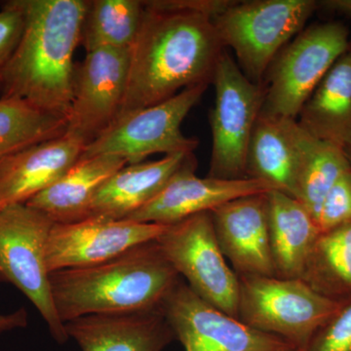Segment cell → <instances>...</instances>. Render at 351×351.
Instances as JSON below:
<instances>
[{
	"label": "cell",
	"instance_id": "obj_11",
	"mask_svg": "<svg viewBox=\"0 0 351 351\" xmlns=\"http://www.w3.org/2000/svg\"><path fill=\"white\" fill-rule=\"evenodd\" d=\"M161 308L184 351H299L207 304L182 279Z\"/></svg>",
	"mask_w": 351,
	"mask_h": 351
},
{
	"label": "cell",
	"instance_id": "obj_20",
	"mask_svg": "<svg viewBox=\"0 0 351 351\" xmlns=\"http://www.w3.org/2000/svg\"><path fill=\"white\" fill-rule=\"evenodd\" d=\"M128 162L110 154L80 157L59 180L25 203L58 225L88 218L99 189Z\"/></svg>",
	"mask_w": 351,
	"mask_h": 351
},
{
	"label": "cell",
	"instance_id": "obj_16",
	"mask_svg": "<svg viewBox=\"0 0 351 351\" xmlns=\"http://www.w3.org/2000/svg\"><path fill=\"white\" fill-rule=\"evenodd\" d=\"M82 351H163L175 335L162 308L122 314H91L64 323Z\"/></svg>",
	"mask_w": 351,
	"mask_h": 351
},
{
	"label": "cell",
	"instance_id": "obj_17",
	"mask_svg": "<svg viewBox=\"0 0 351 351\" xmlns=\"http://www.w3.org/2000/svg\"><path fill=\"white\" fill-rule=\"evenodd\" d=\"M84 141L66 133L0 161V211L25 204L59 180L80 158Z\"/></svg>",
	"mask_w": 351,
	"mask_h": 351
},
{
	"label": "cell",
	"instance_id": "obj_30",
	"mask_svg": "<svg viewBox=\"0 0 351 351\" xmlns=\"http://www.w3.org/2000/svg\"><path fill=\"white\" fill-rule=\"evenodd\" d=\"M27 325V313L25 308H21L7 315H0V334L17 329V328H24Z\"/></svg>",
	"mask_w": 351,
	"mask_h": 351
},
{
	"label": "cell",
	"instance_id": "obj_24",
	"mask_svg": "<svg viewBox=\"0 0 351 351\" xmlns=\"http://www.w3.org/2000/svg\"><path fill=\"white\" fill-rule=\"evenodd\" d=\"M68 119L18 97H0V160L66 133Z\"/></svg>",
	"mask_w": 351,
	"mask_h": 351
},
{
	"label": "cell",
	"instance_id": "obj_4",
	"mask_svg": "<svg viewBox=\"0 0 351 351\" xmlns=\"http://www.w3.org/2000/svg\"><path fill=\"white\" fill-rule=\"evenodd\" d=\"M317 9L314 0L232 1L213 22L219 40L233 50L242 73L263 85L277 55Z\"/></svg>",
	"mask_w": 351,
	"mask_h": 351
},
{
	"label": "cell",
	"instance_id": "obj_29",
	"mask_svg": "<svg viewBox=\"0 0 351 351\" xmlns=\"http://www.w3.org/2000/svg\"><path fill=\"white\" fill-rule=\"evenodd\" d=\"M25 16L23 0L4 2L0 10V71L5 66L24 34Z\"/></svg>",
	"mask_w": 351,
	"mask_h": 351
},
{
	"label": "cell",
	"instance_id": "obj_28",
	"mask_svg": "<svg viewBox=\"0 0 351 351\" xmlns=\"http://www.w3.org/2000/svg\"><path fill=\"white\" fill-rule=\"evenodd\" d=\"M302 351H351V298L341 302Z\"/></svg>",
	"mask_w": 351,
	"mask_h": 351
},
{
	"label": "cell",
	"instance_id": "obj_3",
	"mask_svg": "<svg viewBox=\"0 0 351 351\" xmlns=\"http://www.w3.org/2000/svg\"><path fill=\"white\" fill-rule=\"evenodd\" d=\"M180 279L156 240L94 267L50 274L53 301L64 324L91 314L159 308Z\"/></svg>",
	"mask_w": 351,
	"mask_h": 351
},
{
	"label": "cell",
	"instance_id": "obj_23",
	"mask_svg": "<svg viewBox=\"0 0 351 351\" xmlns=\"http://www.w3.org/2000/svg\"><path fill=\"white\" fill-rule=\"evenodd\" d=\"M301 279L332 301L351 298V221L321 232Z\"/></svg>",
	"mask_w": 351,
	"mask_h": 351
},
{
	"label": "cell",
	"instance_id": "obj_5",
	"mask_svg": "<svg viewBox=\"0 0 351 351\" xmlns=\"http://www.w3.org/2000/svg\"><path fill=\"white\" fill-rule=\"evenodd\" d=\"M350 45V32L341 23L302 29L270 64L263 80L260 114L297 119L302 106Z\"/></svg>",
	"mask_w": 351,
	"mask_h": 351
},
{
	"label": "cell",
	"instance_id": "obj_34",
	"mask_svg": "<svg viewBox=\"0 0 351 351\" xmlns=\"http://www.w3.org/2000/svg\"><path fill=\"white\" fill-rule=\"evenodd\" d=\"M0 161H1V160H0Z\"/></svg>",
	"mask_w": 351,
	"mask_h": 351
},
{
	"label": "cell",
	"instance_id": "obj_25",
	"mask_svg": "<svg viewBox=\"0 0 351 351\" xmlns=\"http://www.w3.org/2000/svg\"><path fill=\"white\" fill-rule=\"evenodd\" d=\"M350 169L345 149L318 140L306 131L295 178V199L315 219L321 202L332 184Z\"/></svg>",
	"mask_w": 351,
	"mask_h": 351
},
{
	"label": "cell",
	"instance_id": "obj_31",
	"mask_svg": "<svg viewBox=\"0 0 351 351\" xmlns=\"http://www.w3.org/2000/svg\"><path fill=\"white\" fill-rule=\"evenodd\" d=\"M324 7L334 13L341 14L351 18V0H326L318 2V8Z\"/></svg>",
	"mask_w": 351,
	"mask_h": 351
},
{
	"label": "cell",
	"instance_id": "obj_9",
	"mask_svg": "<svg viewBox=\"0 0 351 351\" xmlns=\"http://www.w3.org/2000/svg\"><path fill=\"white\" fill-rule=\"evenodd\" d=\"M215 104L210 112L212 152L208 176L245 179L247 152L263 101V85L251 82L223 51L216 73Z\"/></svg>",
	"mask_w": 351,
	"mask_h": 351
},
{
	"label": "cell",
	"instance_id": "obj_26",
	"mask_svg": "<svg viewBox=\"0 0 351 351\" xmlns=\"http://www.w3.org/2000/svg\"><path fill=\"white\" fill-rule=\"evenodd\" d=\"M144 1L94 0L83 24L82 41L86 52L101 47L131 49L144 15Z\"/></svg>",
	"mask_w": 351,
	"mask_h": 351
},
{
	"label": "cell",
	"instance_id": "obj_32",
	"mask_svg": "<svg viewBox=\"0 0 351 351\" xmlns=\"http://www.w3.org/2000/svg\"><path fill=\"white\" fill-rule=\"evenodd\" d=\"M345 152L351 166V145H350V147H346Z\"/></svg>",
	"mask_w": 351,
	"mask_h": 351
},
{
	"label": "cell",
	"instance_id": "obj_8",
	"mask_svg": "<svg viewBox=\"0 0 351 351\" xmlns=\"http://www.w3.org/2000/svg\"><path fill=\"white\" fill-rule=\"evenodd\" d=\"M207 87L188 88L169 100L119 117L84 147L80 157L110 154L135 164L156 154H193L198 141L186 137L181 127Z\"/></svg>",
	"mask_w": 351,
	"mask_h": 351
},
{
	"label": "cell",
	"instance_id": "obj_15",
	"mask_svg": "<svg viewBox=\"0 0 351 351\" xmlns=\"http://www.w3.org/2000/svg\"><path fill=\"white\" fill-rule=\"evenodd\" d=\"M267 193L237 198L210 212L219 249L237 276H276Z\"/></svg>",
	"mask_w": 351,
	"mask_h": 351
},
{
	"label": "cell",
	"instance_id": "obj_33",
	"mask_svg": "<svg viewBox=\"0 0 351 351\" xmlns=\"http://www.w3.org/2000/svg\"><path fill=\"white\" fill-rule=\"evenodd\" d=\"M0 84H1V77H0Z\"/></svg>",
	"mask_w": 351,
	"mask_h": 351
},
{
	"label": "cell",
	"instance_id": "obj_2",
	"mask_svg": "<svg viewBox=\"0 0 351 351\" xmlns=\"http://www.w3.org/2000/svg\"><path fill=\"white\" fill-rule=\"evenodd\" d=\"M90 1L23 0L25 24L17 49L0 71L3 97H18L66 117L75 85L73 54Z\"/></svg>",
	"mask_w": 351,
	"mask_h": 351
},
{
	"label": "cell",
	"instance_id": "obj_18",
	"mask_svg": "<svg viewBox=\"0 0 351 351\" xmlns=\"http://www.w3.org/2000/svg\"><path fill=\"white\" fill-rule=\"evenodd\" d=\"M304 135L297 119L258 115L247 152V178L294 197Z\"/></svg>",
	"mask_w": 351,
	"mask_h": 351
},
{
	"label": "cell",
	"instance_id": "obj_12",
	"mask_svg": "<svg viewBox=\"0 0 351 351\" xmlns=\"http://www.w3.org/2000/svg\"><path fill=\"white\" fill-rule=\"evenodd\" d=\"M130 49L101 47L86 52L75 69L66 133L86 145L119 117L128 80Z\"/></svg>",
	"mask_w": 351,
	"mask_h": 351
},
{
	"label": "cell",
	"instance_id": "obj_14",
	"mask_svg": "<svg viewBox=\"0 0 351 351\" xmlns=\"http://www.w3.org/2000/svg\"><path fill=\"white\" fill-rule=\"evenodd\" d=\"M195 157L178 171L147 204L130 215L129 221L170 226L195 215L211 212L217 207L243 196L277 191L258 180L217 179L195 175Z\"/></svg>",
	"mask_w": 351,
	"mask_h": 351
},
{
	"label": "cell",
	"instance_id": "obj_19",
	"mask_svg": "<svg viewBox=\"0 0 351 351\" xmlns=\"http://www.w3.org/2000/svg\"><path fill=\"white\" fill-rule=\"evenodd\" d=\"M193 157V154H170L159 160L127 164L97 191L88 218H128L154 199Z\"/></svg>",
	"mask_w": 351,
	"mask_h": 351
},
{
	"label": "cell",
	"instance_id": "obj_27",
	"mask_svg": "<svg viewBox=\"0 0 351 351\" xmlns=\"http://www.w3.org/2000/svg\"><path fill=\"white\" fill-rule=\"evenodd\" d=\"M315 221L321 232L351 221V169L341 175L328 191Z\"/></svg>",
	"mask_w": 351,
	"mask_h": 351
},
{
	"label": "cell",
	"instance_id": "obj_1",
	"mask_svg": "<svg viewBox=\"0 0 351 351\" xmlns=\"http://www.w3.org/2000/svg\"><path fill=\"white\" fill-rule=\"evenodd\" d=\"M228 0L144 1L142 24L130 49L125 96L119 117L213 83L225 51L213 18Z\"/></svg>",
	"mask_w": 351,
	"mask_h": 351
},
{
	"label": "cell",
	"instance_id": "obj_13",
	"mask_svg": "<svg viewBox=\"0 0 351 351\" xmlns=\"http://www.w3.org/2000/svg\"><path fill=\"white\" fill-rule=\"evenodd\" d=\"M168 226L129 219L88 218L54 226L46 245L48 271L94 267L137 245L154 241Z\"/></svg>",
	"mask_w": 351,
	"mask_h": 351
},
{
	"label": "cell",
	"instance_id": "obj_22",
	"mask_svg": "<svg viewBox=\"0 0 351 351\" xmlns=\"http://www.w3.org/2000/svg\"><path fill=\"white\" fill-rule=\"evenodd\" d=\"M297 121L318 140L343 149L351 145V45L302 106Z\"/></svg>",
	"mask_w": 351,
	"mask_h": 351
},
{
	"label": "cell",
	"instance_id": "obj_21",
	"mask_svg": "<svg viewBox=\"0 0 351 351\" xmlns=\"http://www.w3.org/2000/svg\"><path fill=\"white\" fill-rule=\"evenodd\" d=\"M270 248L276 276L301 279L321 233L315 219L300 201L280 191L267 193Z\"/></svg>",
	"mask_w": 351,
	"mask_h": 351
},
{
	"label": "cell",
	"instance_id": "obj_6",
	"mask_svg": "<svg viewBox=\"0 0 351 351\" xmlns=\"http://www.w3.org/2000/svg\"><path fill=\"white\" fill-rule=\"evenodd\" d=\"M239 279L237 318L254 329L285 339L299 351L308 345L341 304L320 295L302 279Z\"/></svg>",
	"mask_w": 351,
	"mask_h": 351
},
{
	"label": "cell",
	"instance_id": "obj_7",
	"mask_svg": "<svg viewBox=\"0 0 351 351\" xmlns=\"http://www.w3.org/2000/svg\"><path fill=\"white\" fill-rule=\"evenodd\" d=\"M54 223L25 204L0 211V283L13 284L22 291L47 323L60 345L69 339L51 291L46 263V245Z\"/></svg>",
	"mask_w": 351,
	"mask_h": 351
},
{
	"label": "cell",
	"instance_id": "obj_10",
	"mask_svg": "<svg viewBox=\"0 0 351 351\" xmlns=\"http://www.w3.org/2000/svg\"><path fill=\"white\" fill-rule=\"evenodd\" d=\"M156 242L164 257L186 278L197 297L237 318L239 276L219 249L210 212L170 225Z\"/></svg>",
	"mask_w": 351,
	"mask_h": 351
}]
</instances>
